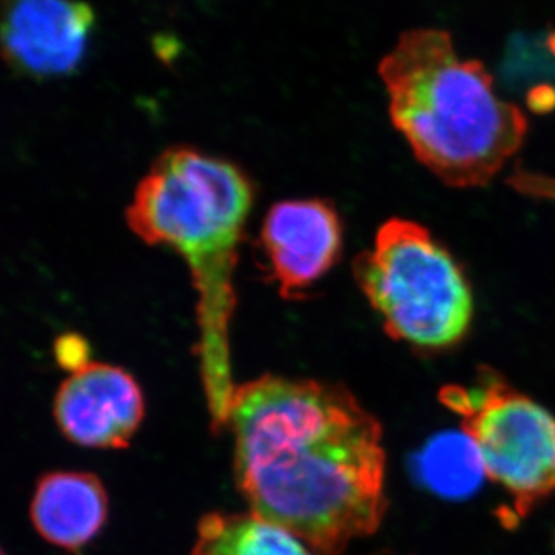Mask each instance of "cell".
<instances>
[{"label": "cell", "instance_id": "obj_13", "mask_svg": "<svg viewBox=\"0 0 555 555\" xmlns=\"http://www.w3.org/2000/svg\"><path fill=\"white\" fill-rule=\"evenodd\" d=\"M2 555H9V554H7L5 551H3Z\"/></svg>", "mask_w": 555, "mask_h": 555}, {"label": "cell", "instance_id": "obj_6", "mask_svg": "<svg viewBox=\"0 0 555 555\" xmlns=\"http://www.w3.org/2000/svg\"><path fill=\"white\" fill-rule=\"evenodd\" d=\"M53 415L62 436L78 447L124 449L144 422V396L129 372L90 361L62 382Z\"/></svg>", "mask_w": 555, "mask_h": 555}, {"label": "cell", "instance_id": "obj_7", "mask_svg": "<svg viewBox=\"0 0 555 555\" xmlns=\"http://www.w3.org/2000/svg\"><path fill=\"white\" fill-rule=\"evenodd\" d=\"M2 47L7 62L36 79L72 75L82 64L94 28L83 0H3Z\"/></svg>", "mask_w": 555, "mask_h": 555}, {"label": "cell", "instance_id": "obj_8", "mask_svg": "<svg viewBox=\"0 0 555 555\" xmlns=\"http://www.w3.org/2000/svg\"><path fill=\"white\" fill-rule=\"evenodd\" d=\"M259 241L281 297L301 299L337 264L341 221L328 201H281L264 218Z\"/></svg>", "mask_w": 555, "mask_h": 555}, {"label": "cell", "instance_id": "obj_11", "mask_svg": "<svg viewBox=\"0 0 555 555\" xmlns=\"http://www.w3.org/2000/svg\"><path fill=\"white\" fill-rule=\"evenodd\" d=\"M420 480L449 499L473 494L486 476L480 455L465 433L440 434L420 452Z\"/></svg>", "mask_w": 555, "mask_h": 555}, {"label": "cell", "instance_id": "obj_2", "mask_svg": "<svg viewBox=\"0 0 555 555\" xmlns=\"http://www.w3.org/2000/svg\"><path fill=\"white\" fill-rule=\"evenodd\" d=\"M255 190L236 164L192 147L166 150L139 182L127 224L150 246L175 248L198 295L201 379L211 429H225L236 386L230 367L235 269Z\"/></svg>", "mask_w": 555, "mask_h": 555}, {"label": "cell", "instance_id": "obj_4", "mask_svg": "<svg viewBox=\"0 0 555 555\" xmlns=\"http://www.w3.org/2000/svg\"><path fill=\"white\" fill-rule=\"evenodd\" d=\"M353 275L386 334L397 341L447 349L469 331L474 317L469 283L447 248L418 222L386 221L374 247L357 257Z\"/></svg>", "mask_w": 555, "mask_h": 555}, {"label": "cell", "instance_id": "obj_1", "mask_svg": "<svg viewBox=\"0 0 555 555\" xmlns=\"http://www.w3.org/2000/svg\"><path fill=\"white\" fill-rule=\"evenodd\" d=\"M225 429L255 516L321 555L374 534L386 513L378 420L345 386L262 375L236 386Z\"/></svg>", "mask_w": 555, "mask_h": 555}, {"label": "cell", "instance_id": "obj_3", "mask_svg": "<svg viewBox=\"0 0 555 555\" xmlns=\"http://www.w3.org/2000/svg\"><path fill=\"white\" fill-rule=\"evenodd\" d=\"M396 129L416 159L451 188H480L524 145L528 119L496 94L478 61L447 31L412 30L379 64Z\"/></svg>", "mask_w": 555, "mask_h": 555}, {"label": "cell", "instance_id": "obj_9", "mask_svg": "<svg viewBox=\"0 0 555 555\" xmlns=\"http://www.w3.org/2000/svg\"><path fill=\"white\" fill-rule=\"evenodd\" d=\"M30 518L36 532L50 545L78 553L104 528L108 494L94 474L54 470L39 478Z\"/></svg>", "mask_w": 555, "mask_h": 555}, {"label": "cell", "instance_id": "obj_12", "mask_svg": "<svg viewBox=\"0 0 555 555\" xmlns=\"http://www.w3.org/2000/svg\"><path fill=\"white\" fill-rule=\"evenodd\" d=\"M86 343L80 341L75 335L61 337L56 343V358L62 367H68L75 372L89 364Z\"/></svg>", "mask_w": 555, "mask_h": 555}, {"label": "cell", "instance_id": "obj_10", "mask_svg": "<svg viewBox=\"0 0 555 555\" xmlns=\"http://www.w3.org/2000/svg\"><path fill=\"white\" fill-rule=\"evenodd\" d=\"M192 555H321L297 535L248 513L199 518Z\"/></svg>", "mask_w": 555, "mask_h": 555}, {"label": "cell", "instance_id": "obj_5", "mask_svg": "<svg viewBox=\"0 0 555 555\" xmlns=\"http://www.w3.org/2000/svg\"><path fill=\"white\" fill-rule=\"evenodd\" d=\"M444 406L462 416L486 477L502 486L521 517L555 494V416L492 369L473 387L447 386Z\"/></svg>", "mask_w": 555, "mask_h": 555}]
</instances>
